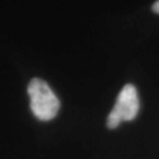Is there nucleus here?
<instances>
[{
	"mask_svg": "<svg viewBox=\"0 0 159 159\" xmlns=\"http://www.w3.org/2000/svg\"><path fill=\"white\" fill-rule=\"evenodd\" d=\"M27 92L31 99V110L38 119L47 121L57 116L60 102L46 81L34 78L30 81Z\"/></svg>",
	"mask_w": 159,
	"mask_h": 159,
	"instance_id": "1",
	"label": "nucleus"
},
{
	"mask_svg": "<svg viewBox=\"0 0 159 159\" xmlns=\"http://www.w3.org/2000/svg\"><path fill=\"white\" fill-rule=\"evenodd\" d=\"M139 112V98L137 89L132 84L125 85L117 97L114 107L107 117V127L113 130L121 121H131Z\"/></svg>",
	"mask_w": 159,
	"mask_h": 159,
	"instance_id": "2",
	"label": "nucleus"
},
{
	"mask_svg": "<svg viewBox=\"0 0 159 159\" xmlns=\"http://www.w3.org/2000/svg\"><path fill=\"white\" fill-rule=\"evenodd\" d=\"M152 10H153L154 13H158L159 14V0L158 1H156L153 5H152Z\"/></svg>",
	"mask_w": 159,
	"mask_h": 159,
	"instance_id": "3",
	"label": "nucleus"
}]
</instances>
